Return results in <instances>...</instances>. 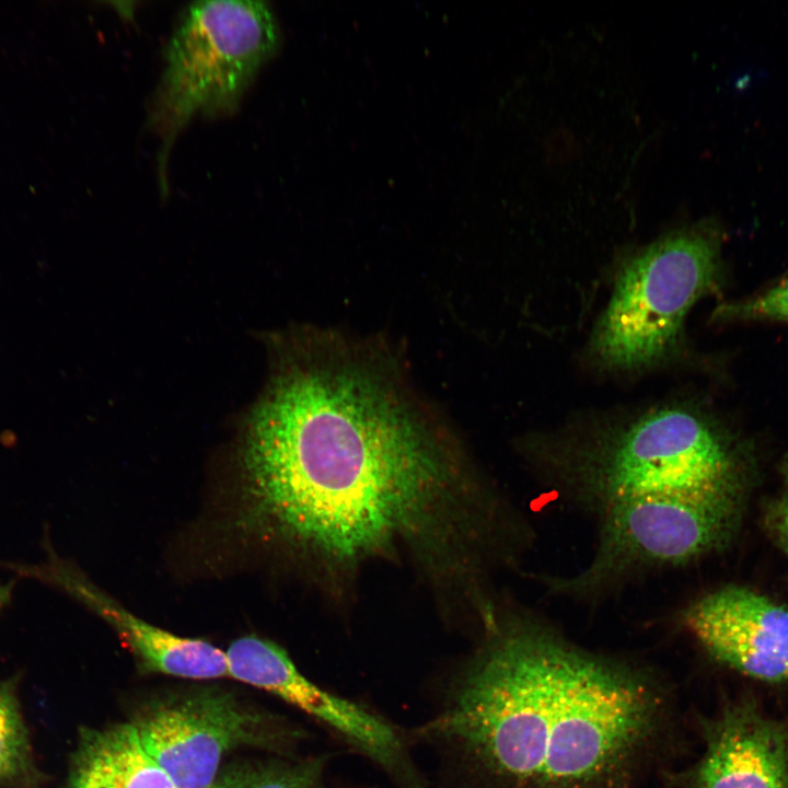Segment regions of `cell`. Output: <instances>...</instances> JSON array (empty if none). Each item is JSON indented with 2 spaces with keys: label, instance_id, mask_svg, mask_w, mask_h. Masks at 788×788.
Instances as JSON below:
<instances>
[{
  "label": "cell",
  "instance_id": "cell-1",
  "mask_svg": "<svg viewBox=\"0 0 788 788\" xmlns=\"http://www.w3.org/2000/svg\"><path fill=\"white\" fill-rule=\"evenodd\" d=\"M282 359L242 439L243 523L332 592L405 560L437 591L479 589L519 513L395 361L325 332Z\"/></svg>",
  "mask_w": 788,
  "mask_h": 788
},
{
  "label": "cell",
  "instance_id": "cell-2",
  "mask_svg": "<svg viewBox=\"0 0 788 788\" xmlns=\"http://www.w3.org/2000/svg\"><path fill=\"white\" fill-rule=\"evenodd\" d=\"M408 729L456 788H630L664 740L654 677L578 646L533 613L500 609Z\"/></svg>",
  "mask_w": 788,
  "mask_h": 788
},
{
  "label": "cell",
  "instance_id": "cell-3",
  "mask_svg": "<svg viewBox=\"0 0 788 788\" xmlns=\"http://www.w3.org/2000/svg\"><path fill=\"white\" fill-rule=\"evenodd\" d=\"M537 483L593 519L624 502L744 482L745 449L698 402L670 399L524 439Z\"/></svg>",
  "mask_w": 788,
  "mask_h": 788
},
{
  "label": "cell",
  "instance_id": "cell-4",
  "mask_svg": "<svg viewBox=\"0 0 788 788\" xmlns=\"http://www.w3.org/2000/svg\"><path fill=\"white\" fill-rule=\"evenodd\" d=\"M709 220L672 229L628 255L589 343L598 368L634 373L679 359L685 321L723 285L722 237Z\"/></svg>",
  "mask_w": 788,
  "mask_h": 788
},
{
  "label": "cell",
  "instance_id": "cell-5",
  "mask_svg": "<svg viewBox=\"0 0 788 788\" xmlns=\"http://www.w3.org/2000/svg\"><path fill=\"white\" fill-rule=\"evenodd\" d=\"M743 483L696 495L616 505L595 521L587 565L535 580L549 595L595 603L642 576L674 569L723 548L739 525Z\"/></svg>",
  "mask_w": 788,
  "mask_h": 788
},
{
  "label": "cell",
  "instance_id": "cell-6",
  "mask_svg": "<svg viewBox=\"0 0 788 788\" xmlns=\"http://www.w3.org/2000/svg\"><path fill=\"white\" fill-rule=\"evenodd\" d=\"M264 1H198L188 5L167 43L151 123L169 149L197 114L233 109L279 45Z\"/></svg>",
  "mask_w": 788,
  "mask_h": 788
},
{
  "label": "cell",
  "instance_id": "cell-7",
  "mask_svg": "<svg viewBox=\"0 0 788 788\" xmlns=\"http://www.w3.org/2000/svg\"><path fill=\"white\" fill-rule=\"evenodd\" d=\"M177 788H208L231 751L252 746L293 757L308 732L235 694L198 690L147 704L129 721Z\"/></svg>",
  "mask_w": 788,
  "mask_h": 788
},
{
  "label": "cell",
  "instance_id": "cell-8",
  "mask_svg": "<svg viewBox=\"0 0 788 788\" xmlns=\"http://www.w3.org/2000/svg\"><path fill=\"white\" fill-rule=\"evenodd\" d=\"M229 677L268 692L313 718L382 770L396 788H430L413 756L408 729L308 679L276 642L246 635L225 652Z\"/></svg>",
  "mask_w": 788,
  "mask_h": 788
},
{
  "label": "cell",
  "instance_id": "cell-9",
  "mask_svg": "<svg viewBox=\"0 0 788 788\" xmlns=\"http://www.w3.org/2000/svg\"><path fill=\"white\" fill-rule=\"evenodd\" d=\"M687 630L717 661L766 682L788 681V607L728 586L683 613Z\"/></svg>",
  "mask_w": 788,
  "mask_h": 788
},
{
  "label": "cell",
  "instance_id": "cell-10",
  "mask_svg": "<svg viewBox=\"0 0 788 788\" xmlns=\"http://www.w3.org/2000/svg\"><path fill=\"white\" fill-rule=\"evenodd\" d=\"M24 571L61 587L106 621L144 672L190 680L229 676L225 652L221 649L207 640L177 636L139 618L58 559Z\"/></svg>",
  "mask_w": 788,
  "mask_h": 788
},
{
  "label": "cell",
  "instance_id": "cell-11",
  "mask_svg": "<svg viewBox=\"0 0 788 788\" xmlns=\"http://www.w3.org/2000/svg\"><path fill=\"white\" fill-rule=\"evenodd\" d=\"M694 788H788V728L751 706L728 708L707 732Z\"/></svg>",
  "mask_w": 788,
  "mask_h": 788
},
{
  "label": "cell",
  "instance_id": "cell-12",
  "mask_svg": "<svg viewBox=\"0 0 788 788\" xmlns=\"http://www.w3.org/2000/svg\"><path fill=\"white\" fill-rule=\"evenodd\" d=\"M63 788H177L130 722L81 728Z\"/></svg>",
  "mask_w": 788,
  "mask_h": 788
},
{
  "label": "cell",
  "instance_id": "cell-13",
  "mask_svg": "<svg viewBox=\"0 0 788 788\" xmlns=\"http://www.w3.org/2000/svg\"><path fill=\"white\" fill-rule=\"evenodd\" d=\"M329 760V754H318L231 763L208 788H325Z\"/></svg>",
  "mask_w": 788,
  "mask_h": 788
},
{
  "label": "cell",
  "instance_id": "cell-14",
  "mask_svg": "<svg viewBox=\"0 0 788 788\" xmlns=\"http://www.w3.org/2000/svg\"><path fill=\"white\" fill-rule=\"evenodd\" d=\"M22 715L16 684L0 681V788H44Z\"/></svg>",
  "mask_w": 788,
  "mask_h": 788
},
{
  "label": "cell",
  "instance_id": "cell-15",
  "mask_svg": "<svg viewBox=\"0 0 788 788\" xmlns=\"http://www.w3.org/2000/svg\"><path fill=\"white\" fill-rule=\"evenodd\" d=\"M716 321H776L788 323V275L778 283L742 301L720 304L712 313Z\"/></svg>",
  "mask_w": 788,
  "mask_h": 788
},
{
  "label": "cell",
  "instance_id": "cell-16",
  "mask_svg": "<svg viewBox=\"0 0 788 788\" xmlns=\"http://www.w3.org/2000/svg\"><path fill=\"white\" fill-rule=\"evenodd\" d=\"M780 472L783 488L767 507L765 525L768 533L788 557V455L784 457Z\"/></svg>",
  "mask_w": 788,
  "mask_h": 788
}]
</instances>
